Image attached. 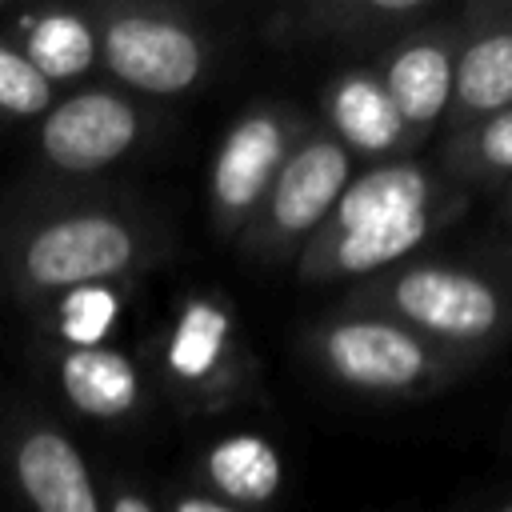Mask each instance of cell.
<instances>
[{
	"label": "cell",
	"mask_w": 512,
	"mask_h": 512,
	"mask_svg": "<svg viewBox=\"0 0 512 512\" xmlns=\"http://www.w3.org/2000/svg\"><path fill=\"white\" fill-rule=\"evenodd\" d=\"M168 252L164 216L108 188L40 180L0 208V292L32 316L80 288H128Z\"/></svg>",
	"instance_id": "6da1fadb"
},
{
	"label": "cell",
	"mask_w": 512,
	"mask_h": 512,
	"mask_svg": "<svg viewBox=\"0 0 512 512\" xmlns=\"http://www.w3.org/2000/svg\"><path fill=\"white\" fill-rule=\"evenodd\" d=\"M340 304L380 312L472 368L512 336V280L444 256H412L352 284Z\"/></svg>",
	"instance_id": "7a4b0ae2"
},
{
	"label": "cell",
	"mask_w": 512,
	"mask_h": 512,
	"mask_svg": "<svg viewBox=\"0 0 512 512\" xmlns=\"http://www.w3.org/2000/svg\"><path fill=\"white\" fill-rule=\"evenodd\" d=\"M300 348L304 360L336 388L372 400H420L444 392L472 368L432 348L404 324L340 300L304 328Z\"/></svg>",
	"instance_id": "3957f363"
},
{
	"label": "cell",
	"mask_w": 512,
	"mask_h": 512,
	"mask_svg": "<svg viewBox=\"0 0 512 512\" xmlns=\"http://www.w3.org/2000/svg\"><path fill=\"white\" fill-rule=\"evenodd\" d=\"M148 368L180 412H224L252 396L256 356L224 292L188 288L152 340Z\"/></svg>",
	"instance_id": "277c9868"
},
{
	"label": "cell",
	"mask_w": 512,
	"mask_h": 512,
	"mask_svg": "<svg viewBox=\"0 0 512 512\" xmlns=\"http://www.w3.org/2000/svg\"><path fill=\"white\" fill-rule=\"evenodd\" d=\"M96 68L140 100H180L212 72V40L180 4L100 0L88 4Z\"/></svg>",
	"instance_id": "5b68a950"
},
{
	"label": "cell",
	"mask_w": 512,
	"mask_h": 512,
	"mask_svg": "<svg viewBox=\"0 0 512 512\" xmlns=\"http://www.w3.org/2000/svg\"><path fill=\"white\" fill-rule=\"evenodd\" d=\"M160 132L148 100L116 84H76L32 124V168L48 184H88L132 160Z\"/></svg>",
	"instance_id": "8992f818"
},
{
	"label": "cell",
	"mask_w": 512,
	"mask_h": 512,
	"mask_svg": "<svg viewBox=\"0 0 512 512\" xmlns=\"http://www.w3.org/2000/svg\"><path fill=\"white\" fill-rule=\"evenodd\" d=\"M352 176H356V160L320 124H312L284 160L280 176L272 180L260 212L236 240L240 256L256 264H288V260L296 264V256L324 228L328 212L336 208Z\"/></svg>",
	"instance_id": "52a82bcc"
},
{
	"label": "cell",
	"mask_w": 512,
	"mask_h": 512,
	"mask_svg": "<svg viewBox=\"0 0 512 512\" xmlns=\"http://www.w3.org/2000/svg\"><path fill=\"white\" fill-rule=\"evenodd\" d=\"M312 120L280 100L248 104L216 140L208 160V220L224 244H236L260 212L272 180Z\"/></svg>",
	"instance_id": "ba28073f"
},
{
	"label": "cell",
	"mask_w": 512,
	"mask_h": 512,
	"mask_svg": "<svg viewBox=\"0 0 512 512\" xmlns=\"http://www.w3.org/2000/svg\"><path fill=\"white\" fill-rule=\"evenodd\" d=\"M0 464L28 512H104L88 456L36 404H12L0 416Z\"/></svg>",
	"instance_id": "9c48e42d"
},
{
	"label": "cell",
	"mask_w": 512,
	"mask_h": 512,
	"mask_svg": "<svg viewBox=\"0 0 512 512\" xmlns=\"http://www.w3.org/2000/svg\"><path fill=\"white\" fill-rule=\"evenodd\" d=\"M468 208L464 192H452L448 200L408 212L396 220H380L356 232H336V236H312L304 252L296 256V280L300 284H364L372 276L392 272L396 264L412 260L436 232L456 224Z\"/></svg>",
	"instance_id": "30bf717a"
},
{
	"label": "cell",
	"mask_w": 512,
	"mask_h": 512,
	"mask_svg": "<svg viewBox=\"0 0 512 512\" xmlns=\"http://www.w3.org/2000/svg\"><path fill=\"white\" fill-rule=\"evenodd\" d=\"M36 360L56 400L80 420L132 424L148 408V396H152L148 368L116 340H104V344L40 340Z\"/></svg>",
	"instance_id": "8fae6325"
},
{
	"label": "cell",
	"mask_w": 512,
	"mask_h": 512,
	"mask_svg": "<svg viewBox=\"0 0 512 512\" xmlns=\"http://www.w3.org/2000/svg\"><path fill=\"white\" fill-rule=\"evenodd\" d=\"M460 24H420L380 48L376 76L412 140V148L448 120L452 108V64H456Z\"/></svg>",
	"instance_id": "7c38bea8"
},
{
	"label": "cell",
	"mask_w": 512,
	"mask_h": 512,
	"mask_svg": "<svg viewBox=\"0 0 512 512\" xmlns=\"http://www.w3.org/2000/svg\"><path fill=\"white\" fill-rule=\"evenodd\" d=\"M436 0H304L268 16L264 36L284 48L308 44H388L436 16Z\"/></svg>",
	"instance_id": "4fadbf2b"
},
{
	"label": "cell",
	"mask_w": 512,
	"mask_h": 512,
	"mask_svg": "<svg viewBox=\"0 0 512 512\" xmlns=\"http://www.w3.org/2000/svg\"><path fill=\"white\" fill-rule=\"evenodd\" d=\"M456 24L448 132L512 108V4H468Z\"/></svg>",
	"instance_id": "5bb4252c"
},
{
	"label": "cell",
	"mask_w": 512,
	"mask_h": 512,
	"mask_svg": "<svg viewBox=\"0 0 512 512\" xmlns=\"http://www.w3.org/2000/svg\"><path fill=\"white\" fill-rule=\"evenodd\" d=\"M320 116L324 132L352 156L368 164L404 160L412 152V140L380 84V76L364 64L340 68L320 88Z\"/></svg>",
	"instance_id": "9a60e30c"
},
{
	"label": "cell",
	"mask_w": 512,
	"mask_h": 512,
	"mask_svg": "<svg viewBox=\"0 0 512 512\" xmlns=\"http://www.w3.org/2000/svg\"><path fill=\"white\" fill-rule=\"evenodd\" d=\"M456 188H448L436 172H428L416 160H384V164H368L356 168V176L348 180V188L340 192L336 208L328 212L324 228L316 236H336V232H356L380 220H396L408 212H424L440 200H448Z\"/></svg>",
	"instance_id": "2e32d148"
},
{
	"label": "cell",
	"mask_w": 512,
	"mask_h": 512,
	"mask_svg": "<svg viewBox=\"0 0 512 512\" xmlns=\"http://www.w3.org/2000/svg\"><path fill=\"white\" fill-rule=\"evenodd\" d=\"M284 480H288L284 452L276 448V440L252 428L216 436L200 456V488L240 512L272 508L284 492Z\"/></svg>",
	"instance_id": "e0dca14e"
},
{
	"label": "cell",
	"mask_w": 512,
	"mask_h": 512,
	"mask_svg": "<svg viewBox=\"0 0 512 512\" xmlns=\"http://www.w3.org/2000/svg\"><path fill=\"white\" fill-rule=\"evenodd\" d=\"M4 36L28 56V64L56 88H76L96 68V32L84 8H16Z\"/></svg>",
	"instance_id": "ac0fdd59"
},
{
	"label": "cell",
	"mask_w": 512,
	"mask_h": 512,
	"mask_svg": "<svg viewBox=\"0 0 512 512\" xmlns=\"http://www.w3.org/2000/svg\"><path fill=\"white\" fill-rule=\"evenodd\" d=\"M440 168L460 184H512V108L448 132Z\"/></svg>",
	"instance_id": "d6986e66"
},
{
	"label": "cell",
	"mask_w": 512,
	"mask_h": 512,
	"mask_svg": "<svg viewBox=\"0 0 512 512\" xmlns=\"http://www.w3.org/2000/svg\"><path fill=\"white\" fill-rule=\"evenodd\" d=\"M56 88L28 64V56L0 32V120H40L56 104Z\"/></svg>",
	"instance_id": "ffe728a7"
},
{
	"label": "cell",
	"mask_w": 512,
	"mask_h": 512,
	"mask_svg": "<svg viewBox=\"0 0 512 512\" xmlns=\"http://www.w3.org/2000/svg\"><path fill=\"white\" fill-rule=\"evenodd\" d=\"M104 512H160V504L132 480H116L104 492Z\"/></svg>",
	"instance_id": "44dd1931"
},
{
	"label": "cell",
	"mask_w": 512,
	"mask_h": 512,
	"mask_svg": "<svg viewBox=\"0 0 512 512\" xmlns=\"http://www.w3.org/2000/svg\"><path fill=\"white\" fill-rule=\"evenodd\" d=\"M160 512H240V508L216 500V496L204 492V488H180V492L168 496V504H164Z\"/></svg>",
	"instance_id": "7402d4cb"
},
{
	"label": "cell",
	"mask_w": 512,
	"mask_h": 512,
	"mask_svg": "<svg viewBox=\"0 0 512 512\" xmlns=\"http://www.w3.org/2000/svg\"><path fill=\"white\" fill-rule=\"evenodd\" d=\"M492 512H512V500H504L500 508H492Z\"/></svg>",
	"instance_id": "603a6c76"
},
{
	"label": "cell",
	"mask_w": 512,
	"mask_h": 512,
	"mask_svg": "<svg viewBox=\"0 0 512 512\" xmlns=\"http://www.w3.org/2000/svg\"><path fill=\"white\" fill-rule=\"evenodd\" d=\"M504 204H508V208H512V184H508V188H504Z\"/></svg>",
	"instance_id": "cb8c5ba5"
}]
</instances>
